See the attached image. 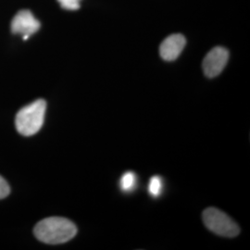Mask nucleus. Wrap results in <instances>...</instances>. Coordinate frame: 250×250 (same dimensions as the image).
<instances>
[{
    "instance_id": "9",
    "label": "nucleus",
    "mask_w": 250,
    "mask_h": 250,
    "mask_svg": "<svg viewBox=\"0 0 250 250\" xmlns=\"http://www.w3.org/2000/svg\"><path fill=\"white\" fill-rule=\"evenodd\" d=\"M62 8L68 10H76L80 8L81 0H58Z\"/></svg>"
},
{
    "instance_id": "8",
    "label": "nucleus",
    "mask_w": 250,
    "mask_h": 250,
    "mask_svg": "<svg viewBox=\"0 0 250 250\" xmlns=\"http://www.w3.org/2000/svg\"><path fill=\"white\" fill-rule=\"evenodd\" d=\"M162 189V182L159 176H154L149 181L148 191L153 197H159Z\"/></svg>"
},
{
    "instance_id": "6",
    "label": "nucleus",
    "mask_w": 250,
    "mask_h": 250,
    "mask_svg": "<svg viewBox=\"0 0 250 250\" xmlns=\"http://www.w3.org/2000/svg\"><path fill=\"white\" fill-rule=\"evenodd\" d=\"M187 44L185 36L175 34L168 36L162 43L160 47V53L161 58L164 61L172 62L175 61L180 54L182 53Z\"/></svg>"
},
{
    "instance_id": "3",
    "label": "nucleus",
    "mask_w": 250,
    "mask_h": 250,
    "mask_svg": "<svg viewBox=\"0 0 250 250\" xmlns=\"http://www.w3.org/2000/svg\"><path fill=\"white\" fill-rule=\"evenodd\" d=\"M203 221L207 228L218 235L234 237L240 233V228L237 224L216 208H208L204 210Z\"/></svg>"
},
{
    "instance_id": "5",
    "label": "nucleus",
    "mask_w": 250,
    "mask_h": 250,
    "mask_svg": "<svg viewBox=\"0 0 250 250\" xmlns=\"http://www.w3.org/2000/svg\"><path fill=\"white\" fill-rule=\"evenodd\" d=\"M229 59V52L222 46L211 49L203 61V71L208 78H214L224 71Z\"/></svg>"
},
{
    "instance_id": "1",
    "label": "nucleus",
    "mask_w": 250,
    "mask_h": 250,
    "mask_svg": "<svg viewBox=\"0 0 250 250\" xmlns=\"http://www.w3.org/2000/svg\"><path fill=\"white\" fill-rule=\"evenodd\" d=\"M34 232L39 241L59 245L72 239L77 233V228L68 219L49 217L36 224Z\"/></svg>"
},
{
    "instance_id": "10",
    "label": "nucleus",
    "mask_w": 250,
    "mask_h": 250,
    "mask_svg": "<svg viewBox=\"0 0 250 250\" xmlns=\"http://www.w3.org/2000/svg\"><path fill=\"white\" fill-rule=\"evenodd\" d=\"M10 193V188L7 181L0 176V199L8 197Z\"/></svg>"
},
{
    "instance_id": "7",
    "label": "nucleus",
    "mask_w": 250,
    "mask_h": 250,
    "mask_svg": "<svg viewBox=\"0 0 250 250\" xmlns=\"http://www.w3.org/2000/svg\"><path fill=\"white\" fill-rule=\"evenodd\" d=\"M136 183V176L134 172L132 171H127L122 176L121 178V188L125 192H129L134 189Z\"/></svg>"
},
{
    "instance_id": "2",
    "label": "nucleus",
    "mask_w": 250,
    "mask_h": 250,
    "mask_svg": "<svg viewBox=\"0 0 250 250\" xmlns=\"http://www.w3.org/2000/svg\"><path fill=\"white\" fill-rule=\"evenodd\" d=\"M45 109L46 102L44 99H37L22 107L15 118L19 133L24 136H31L38 133L44 125Z\"/></svg>"
},
{
    "instance_id": "4",
    "label": "nucleus",
    "mask_w": 250,
    "mask_h": 250,
    "mask_svg": "<svg viewBox=\"0 0 250 250\" xmlns=\"http://www.w3.org/2000/svg\"><path fill=\"white\" fill-rule=\"evenodd\" d=\"M10 28L13 34L21 35L23 40H27L39 30L40 22L30 10L22 9L14 16Z\"/></svg>"
}]
</instances>
